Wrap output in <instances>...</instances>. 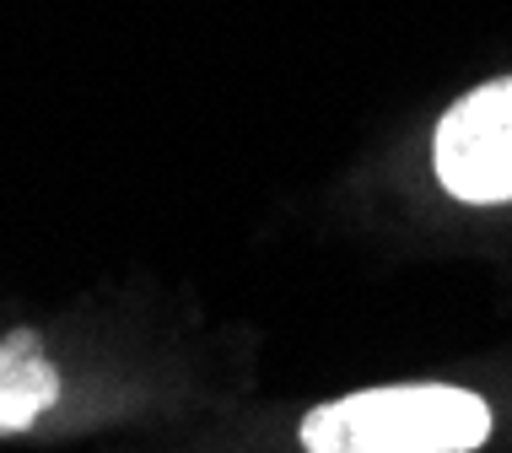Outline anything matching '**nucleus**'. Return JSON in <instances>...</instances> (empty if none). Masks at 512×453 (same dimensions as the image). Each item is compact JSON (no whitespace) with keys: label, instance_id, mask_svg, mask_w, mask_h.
Listing matches in <instances>:
<instances>
[{"label":"nucleus","instance_id":"1","mask_svg":"<svg viewBox=\"0 0 512 453\" xmlns=\"http://www.w3.org/2000/svg\"><path fill=\"white\" fill-rule=\"evenodd\" d=\"M486 437V400L469 389H448V383L362 389L308 410V421H302L308 453H469Z\"/></svg>","mask_w":512,"mask_h":453},{"label":"nucleus","instance_id":"2","mask_svg":"<svg viewBox=\"0 0 512 453\" xmlns=\"http://www.w3.org/2000/svg\"><path fill=\"white\" fill-rule=\"evenodd\" d=\"M432 162L442 189L469 205L512 200V76L469 92L442 114Z\"/></svg>","mask_w":512,"mask_h":453},{"label":"nucleus","instance_id":"3","mask_svg":"<svg viewBox=\"0 0 512 453\" xmlns=\"http://www.w3.org/2000/svg\"><path fill=\"white\" fill-rule=\"evenodd\" d=\"M60 400V373L44 356L33 329L0 340V437L27 432L44 410Z\"/></svg>","mask_w":512,"mask_h":453}]
</instances>
